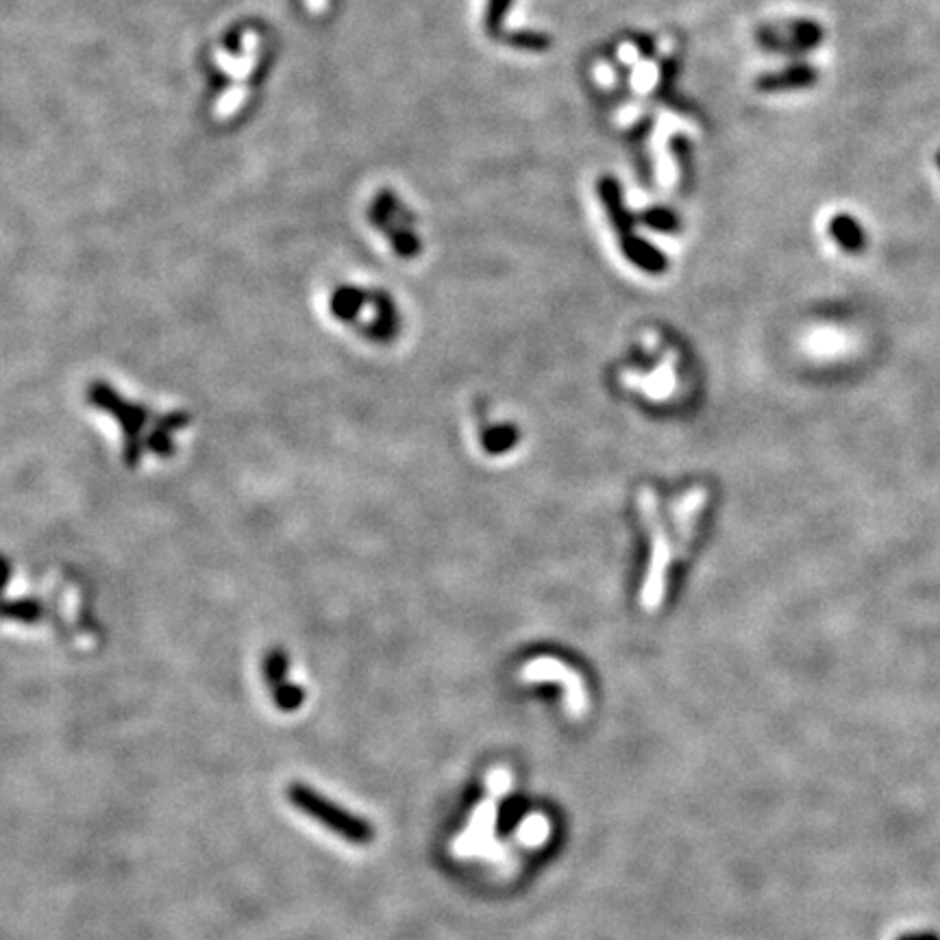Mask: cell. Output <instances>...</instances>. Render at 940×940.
<instances>
[{"instance_id":"1","label":"cell","mask_w":940,"mask_h":940,"mask_svg":"<svg viewBox=\"0 0 940 940\" xmlns=\"http://www.w3.org/2000/svg\"><path fill=\"white\" fill-rule=\"evenodd\" d=\"M638 507L642 523H645L647 534L651 538V551H649V566H647V581L642 586V608L647 612H655L666 599V584H669V571H671V542L669 534L660 514V501L655 497L651 488H642L638 497Z\"/></svg>"},{"instance_id":"14","label":"cell","mask_w":940,"mask_h":940,"mask_svg":"<svg viewBox=\"0 0 940 940\" xmlns=\"http://www.w3.org/2000/svg\"><path fill=\"white\" fill-rule=\"evenodd\" d=\"M305 3H307V9L312 11V14H323V11L327 9L329 0H305Z\"/></svg>"},{"instance_id":"13","label":"cell","mask_w":940,"mask_h":940,"mask_svg":"<svg viewBox=\"0 0 940 940\" xmlns=\"http://www.w3.org/2000/svg\"><path fill=\"white\" fill-rule=\"evenodd\" d=\"M645 222L649 227L658 229V231H673L677 227V216L673 212H669V209L655 207V209H651V212L645 214Z\"/></svg>"},{"instance_id":"11","label":"cell","mask_w":940,"mask_h":940,"mask_svg":"<svg viewBox=\"0 0 940 940\" xmlns=\"http://www.w3.org/2000/svg\"><path fill=\"white\" fill-rule=\"evenodd\" d=\"M503 42H507L514 48H525V51H544V48L551 46V40L544 33H534V31H514V33H505Z\"/></svg>"},{"instance_id":"3","label":"cell","mask_w":940,"mask_h":940,"mask_svg":"<svg viewBox=\"0 0 940 940\" xmlns=\"http://www.w3.org/2000/svg\"><path fill=\"white\" fill-rule=\"evenodd\" d=\"M758 42L777 53H808L823 42V29L810 20L790 22L784 27H764L758 31Z\"/></svg>"},{"instance_id":"15","label":"cell","mask_w":940,"mask_h":940,"mask_svg":"<svg viewBox=\"0 0 940 940\" xmlns=\"http://www.w3.org/2000/svg\"><path fill=\"white\" fill-rule=\"evenodd\" d=\"M938 166H940V155H938Z\"/></svg>"},{"instance_id":"2","label":"cell","mask_w":940,"mask_h":940,"mask_svg":"<svg viewBox=\"0 0 940 940\" xmlns=\"http://www.w3.org/2000/svg\"><path fill=\"white\" fill-rule=\"evenodd\" d=\"M286 797L290 806L301 810L309 819L327 827L329 832L338 834L342 840L351 845H370L375 840V827L362 816L353 812H346L338 803L329 801L318 790L309 788L305 782H290L286 788Z\"/></svg>"},{"instance_id":"5","label":"cell","mask_w":940,"mask_h":940,"mask_svg":"<svg viewBox=\"0 0 940 940\" xmlns=\"http://www.w3.org/2000/svg\"><path fill=\"white\" fill-rule=\"evenodd\" d=\"M257 51H259V37L255 31H246L242 35V55L233 57L227 51H218L216 53V64L218 68L229 74L233 81H246L253 74L257 66Z\"/></svg>"},{"instance_id":"7","label":"cell","mask_w":940,"mask_h":940,"mask_svg":"<svg viewBox=\"0 0 940 940\" xmlns=\"http://www.w3.org/2000/svg\"><path fill=\"white\" fill-rule=\"evenodd\" d=\"M830 235L840 249L851 255H860L864 249H867V235H864V229L860 227V222L856 218H851L847 214L832 218Z\"/></svg>"},{"instance_id":"9","label":"cell","mask_w":940,"mask_h":940,"mask_svg":"<svg viewBox=\"0 0 940 940\" xmlns=\"http://www.w3.org/2000/svg\"><path fill=\"white\" fill-rule=\"evenodd\" d=\"M246 98H249V88H246V85H242V83H235L233 88H229L225 94L218 98V103L214 107V116L218 120H227V118L235 116L242 109V105L246 103Z\"/></svg>"},{"instance_id":"10","label":"cell","mask_w":940,"mask_h":940,"mask_svg":"<svg viewBox=\"0 0 940 940\" xmlns=\"http://www.w3.org/2000/svg\"><path fill=\"white\" fill-rule=\"evenodd\" d=\"M305 701V690L296 684H281L279 688L272 690V703L275 708L281 712H294L299 710Z\"/></svg>"},{"instance_id":"8","label":"cell","mask_w":940,"mask_h":940,"mask_svg":"<svg viewBox=\"0 0 940 940\" xmlns=\"http://www.w3.org/2000/svg\"><path fill=\"white\" fill-rule=\"evenodd\" d=\"M290 669V658L283 649H272L266 658H264V679L270 690L279 688L281 684H286Z\"/></svg>"},{"instance_id":"6","label":"cell","mask_w":940,"mask_h":940,"mask_svg":"<svg viewBox=\"0 0 940 940\" xmlns=\"http://www.w3.org/2000/svg\"><path fill=\"white\" fill-rule=\"evenodd\" d=\"M819 74L808 64L788 66L782 72L764 74L758 79V90L762 92H788V90H806L816 83Z\"/></svg>"},{"instance_id":"12","label":"cell","mask_w":940,"mask_h":940,"mask_svg":"<svg viewBox=\"0 0 940 940\" xmlns=\"http://www.w3.org/2000/svg\"><path fill=\"white\" fill-rule=\"evenodd\" d=\"M512 7V0H488V9H486V31L492 37H499V27L507 14V9Z\"/></svg>"},{"instance_id":"4","label":"cell","mask_w":940,"mask_h":940,"mask_svg":"<svg viewBox=\"0 0 940 940\" xmlns=\"http://www.w3.org/2000/svg\"><path fill=\"white\" fill-rule=\"evenodd\" d=\"M705 503H708V492L703 488L690 490L682 503L677 505L675 510V562H682L690 549L695 547V540L699 534V523L705 510Z\"/></svg>"}]
</instances>
